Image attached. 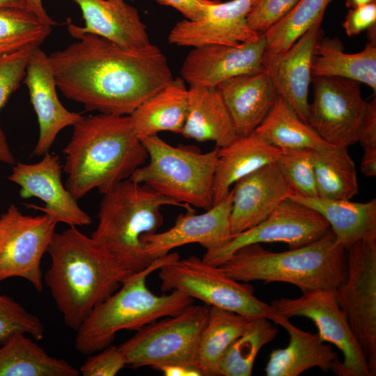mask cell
Here are the masks:
<instances>
[{"label": "cell", "instance_id": "52a82bcc", "mask_svg": "<svg viewBox=\"0 0 376 376\" xmlns=\"http://www.w3.org/2000/svg\"><path fill=\"white\" fill-rule=\"evenodd\" d=\"M140 141L149 162L137 168L129 180L183 205L205 210L213 205L217 147L201 152L193 146H171L157 134Z\"/></svg>", "mask_w": 376, "mask_h": 376}, {"label": "cell", "instance_id": "e575fe53", "mask_svg": "<svg viewBox=\"0 0 376 376\" xmlns=\"http://www.w3.org/2000/svg\"><path fill=\"white\" fill-rule=\"evenodd\" d=\"M331 0H299L279 22L263 34L266 51L280 54L287 51L315 24L322 23Z\"/></svg>", "mask_w": 376, "mask_h": 376}, {"label": "cell", "instance_id": "7dc6e473", "mask_svg": "<svg viewBox=\"0 0 376 376\" xmlns=\"http://www.w3.org/2000/svg\"><path fill=\"white\" fill-rule=\"evenodd\" d=\"M29 9L35 13L42 23L53 26L57 23L47 14L42 3V0H28Z\"/></svg>", "mask_w": 376, "mask_h": 376}, {"label": "cell", "instance_id": "8fae6325", "mask_svg": "<svg viewBox=\"0 0 376 376\" xmlns=\"http://www.w3.org/2000/svg\"><path fill=\"white\" fill-rule=\"evenodd\" d=\"M302 293L295 299L272 300L270 305L288 319L304 317L314 322L320 338L343 353L339 376H370L365 354L339 306L336 290L319 289Z\"/></svg>", "mask_w": 376, "mask_h": 376}, {"label": "cell", "instance_id": "f1b7e54d", "mask_svg": "<svg viewBox=\"0 0 376 376\" xmlns=\"http://www.w3.org/2000/svg\"><path fill=\"white\" fill-rule=\"evenodd\" d=\"M338 38L318 40L313 50L311 76L338 77L357 81L376 91V44L370 41L361 52L348 54Z\"/></svg>", "mask_w": 376, "mask_h": 376}, {"label": "cell", "instance_id": "d590c367", "mask_svg": "<svg viewBox=\"0 0 376 376\" xmlns=\"http://www.w3.org/2000/svg\"><path fill=\"white\" fill-rule=\"evenodd\" d=\"M51 32L52 26L29 9L0 10V57L27 46L40 47Z\"/></svg>", "mask_w": 376, "mask_h": 376}, {"label": "cell", "instance_id": "b9f144b4", "mask_svg": "<svg viewBox=\"0 0 376 376\" xmlns=\"http://www.w3.org/2000/svg\"><path fill=\"white\" fill-rule=\"evenodd\" d=\"M376 1L350 8L345 16L343 26L348 36L359 35L366 29L375 26Z\"/></svg>", "mask_w": 376, "mask_h": 376}, {"label": "cell", "instance_id": "ab89813d", "mask_svg": "<svg viewBox=\"0 0 376 376\" xmlns=\"http://www.w3.org/2000/svg\"><path fill=\"white\" fill-rule=\"evenodd\" d=\"M299 0H255L247 16L249 28L262 34L285 17Z\"/></svg>", "mask_w": 376, "mask_h": 376}, {"label": "cell", "instance_id": "bcb514c9", "mask_svg": "<svg viewBox=\"0 0 376 376\" xmlns=\"http://www.w3.org/2000/svg\"><path fill=\"white\" fill-rule=\"evenodd\" d=\"M361 171L366 177L376 175V150L363 151L360 166Z\"/></svg>", "mask_w": 376, "mask_h": 376}, {"label": "cell", "instance_id": "f907efd6", "mask_svg": "<svg viewBox=\"0 0 376 376\" xmlns=\"http://www.w3.org/2000/svg\"><path fill=\"white\" fill-rule=\"evenodd\" d=\"M4 236V224L3 220L0 217V246L2 243Z\"/></svg>", "mask_w": 376, "mask_h": 376}, {"label": "cell", "instance_id": "6da1fadb", "mask_svg": "<svg viewBox=\"0 0 376 376\" xmlns=\"http://www.w3.org/2000/svg\"><path fill=\"white\" fill-rule=\"evenodd\" d=\"M67 28L77 40L49 58L57 88L86 111L130 115L173 80L162 49L152 43L127 48L95 34Z\"/></svg>", "mask_w": 376, "mask_h": 376}, {"label": "cell", "instance_id": "cb8c5ba5", "mask_svg": "<svg viewBox=\"0 0 376 376\" xmlns=\"http://www.w3.org/2000/svg\"><path fill=\"white\" fill-rule=\"evenodd\" d=\"M218 88L240 136L253 132L273 107L278 95L265 70L236 76Z\"/></svg>", "mask_w": 376, "mask_h": 376}, {"label": "cell", "instance_id": "f35d334b", "mask_svg": "<svg viewBox=\"0 0 376 376\" xmlns=\"http://www.w3.org/2000/svg\"><path fill=\"white\" fill-rule=\"evenodd\" d=\"M17 333L29 334L40 340L44 338L45 327L38 316L0 293V343Z\"/></svg>", "mask_w": 376, "mask_h": 376}, {"label": "cell", "instance_id": "836d02e7", "mask_svg": "<svg viewBox=\"0 0 376 376\" xmlns=\"http://www.w3.org/2000/svg\"><path fill=\"white\" fill-rule=\"evenodd\" d=\"M266 318L251 319L241 334L228 347L219 364V376H250L260 350L272 342L279 330Z\"/></svg>", "mask_w": 376, "mask_h": 376}, {"label": "cell", "instance_id": "1f68e13d", "mask_svg": "<svg viewBox=\"0 0 376 376\" xmlns=\"http://www.w3.org/2000/svg\"><path fill=\"white\" fill-rule=\"evenodd\" d=\"M254 132L267 143L279 149L301 148L321 150L333 146L324 141L279 96Z\"/></svg>", "mask_w": 376, "mask_h": 376}, {"label": "cell", "instance_id": "f546056e", "mask_svg": "<svg viewBox=\"0 0 376 376\" xmlns=\"http://www.w3.org/2000/svg\"><path fill=\"white\" fill-rule=\"evenodd\" d=\"M0 376H78L65 360L49 355L26 336L15 334L0 343Z\"/></svg>", "mask_w": 376, "mask_h": 376}, {"label": "cell", "instance_id": "30bf717a", "mask_svg": "<svg viewBox=\"0 0 376 376\" xmlns=\"http://www.w3.org/2000/svg\"><path fill=\"white\" fill-rule=\"evenodd\" d=\"M347 274L336 290L338 302L367 361L376 375V239L346 249Z\"/></svg>", "mask_w": 376, "mask_h": 376}, {"label": "cell", "instance_id": "5bb4252c", "mask_svg": "<svg viewBox=\"0 0 376 376\" xmlns=\"http://www.w3.org/2000/svg\"><path fill=\"white\" fill-rule=\"evenodd\" d=\"M0 217L4 224L0 246V282L19 277L41 292L43 283L40 263L57 223L45 214L24 215L14 205Z\"/></svg>", "mask_w": 376, "mask_h": 376}, {"label": "cell", "instance_id": "3957f363", "mask_svg": "<svg viewBox=\"0 0 376 376\" xmlns=\"http://www.w3.org/2000/svg\"><path fill=\"white\" fill-rule=\"evenodd\" d=\"M63 152L65 186L76 200L95 189L107 193L148 159L130 116L101 113L84 116L73 125Z\"/></svg>", "mask_w": 376, "mask_h": 376}, {"label": "cell", "instance_id": "277c9868", "mask_svg": "<svg viewBox=\"0 0 376 376\" xmlns=\"http://www.w3.org/2000/svg\"><path fill=\"white\" fill-rule=\"evenodd\" d=\"M218 267L238 281L287 283L302 292L336 290L347 274L346 249L331 228L314 242L282 252L270 251L260 244L245 246Z\"/></svg>", "mask_w": 376, "mask_h": 376}, {"label": "cell", "instance_id": "9a60e30c", "mask_svg": "<svg viewBox=\"0 0 376 376\" xmlns=\"http://www.w3.org/2000/svg\"><path fill=\"white\" fill-rule=\"evenodd\" d=\"M61 169L59 157L47 152L37 163L17 162L8 178L20 187L22 198L36 197L43 201L44 207L30 206L41 210L57 224L75 227L90 225L91 217L63 185Z\"/></svg>", "mask_w": 376, "mask_h": 376}, {"label": "cell", "instance_id": "7bdbcfd3", "mask_svg": "<svg viewBox=\"0 0 376 376\" xmlns=\"http://www.w3.org/2000/svg\"><path fill=\"white\" fill-rule=\"evenodd\" d=\"M363 151L376 150V100L368 102V111L361 125L358 141Z\"/></svg>", "mask_w": 376, "mask_h": 376}, {"label": "cell", "instance_id": "74e56055", "mask_svg": "<svg viewBox=\"0 0 376 376\" xmlns=\"http://www.w3.org/2000/svg\"><path fill=\"white\" fill-rule=\"evenodd\" d=\"M276 163L295 194L318 197L312 149H281V155Z\"/></svg>", "mask_w": 376, "mask_h": 376}, {"label": "cell", "instance_id": "4316f807", "mask_svg": "<svg viewBox=\"0 0 376 376\" xmlns=\"http://www.w3.org/2000/svg\"><path fill=\"white\" fill-rule=\"evenodd\" d=\"M290 199L322 215L345 249L358 241L376 239L375 198L357 203L350 200L306 197L295 193Z\"/></svg>", "mask_w": 376, "mask_h": 376}, {"label": "cell", "instance_id": "8992f818", "mask_svg": "<svg viewBox=\"0 0 376 376\" xmlns=\"http://www.w3.org/2000/svg\"><path fill=\"white\" fill-rule=\"evenodd\" d=\"M102 195L98 223L91 237L132 273L155 261L146 256L142 237L156 233L162 226V207H191L129 179Z\"/></svg>", "mask_w": 376, "mask_h": 376}, {"label": "cell", "instance_id": "5b68a950", "mask_svg": "<svg viewBox=\"0 0 376 376\" xmlns=\"http://www.w3.org/2000/svg\"><path fill=\"white\" fill-rule=\"evenodd\" d=\"M179 258L176 252L169 253L145 269L132 274L85 318L76 331L75 349L84 354L99 352L111 345L118 331H136L157 320L178 314L193 304L191 297L179 291L157 295L146 285L150 273Z\"/></svg>", "mask_w": 376, "mask_h": 376}, {"label": "cell", "instance_id": "d4e9b609", "mask_svg": "<svg viewBox=\"0 0 376 376\" xmlns=\"http://www.w3.org/2000/svg\"><path fill=\"white\" fill-rule=\"evenodd\" d=\"M281 149L267 143L255 132L237 137L226 146L218 148L212 191L213 205L228 196L239 179L256 169L275 163Z\"/></svg>", "mask_w": 376, "mask_h": 376}, {"label": "cell", "instance_id": "7402d4cb", "mask_svg": "<svg viewBox=\"0 0 376 376\" xmlns=\"http://www.w3.org/2000/svg\"><path fill=\"white\" fill-rule=\"evenodd\" d=\"M270 320L287 331L289 343L285 347L271 352L265 368L266 375L297 376L315 367L339 375L338 354L318 334L299 329L276 312Z\"/></svg>", "mask_w": 376, "mask_h": 376}, {"label": "cell", "instance_id": "8d00e7d4", "mask_svg": "<svg viewBox=\"0 0 376 376\" xmlns=\"http://www.w3.org/2000/svg\"><path fill=\"white\" fill-rule=\"evenodd\" d=\"M38 46L30 45L0 57V111L11 95L20 86L29 57ZM0 162L14 164L13 155L5 134L0 127Z\"/></svg>", "mask_w": 376, "mask_h": 376}, {"label": "cell", "instance_id": "60d3db41", "mask_svg": "<svg viewBox=\"0 0 376 376\" xmlns=\"http://www.w3.org/2000/svg\"><path fill=\"white\" fill-rule=\"evenodd\" d=\"M126 365L118 346L109 345L99 353L88 358L79 368L84 376H115Z\"/></svg>", "mask_w": 376, "mask_h": 376}, {"label": "cell", "instance_id": "d6986e66", "mask_svg": "<svg viewBox=\"0 0 376 376\" xmlns=\"http://www.w3.org/2000/svg\"><path fill=\"white\" fill-rule=\"evenodd\" d=\"M22 81L28 88L39 124V136L33 155L43 156L63 129L73 126L84 116L70 111L60 101L49 55L40 47L31 53Z\"/></svg>", "mask_w": 376, "mask_h": 376}, {"label": "cell", "instance_id": "f6af8a7d", "mask_svg": "<svg viewBox=\"0 0 376 376\" xmlns=\"http://www.w3.org/2000/svg\"><path fill=\"white\" fill-rule=\"evenodd\" d=\"M155 369L165 376H203L198 368L181 364L163 365Z\"/></svg>", "mask_w": 376, "mask_h": 376}, {"label": "cell", "instance_id": "83f0119b", "mask_svg": "<svg viewBox=\"0 0 376 376\" xmlns=\"http://www.w3.org/2000/svg\"><path fill=\"white\" fill-rule=\"evenodd\" d=\"M185 83L181 77L173 79L129 115L139 139L165 131L181 133L187 113Z\"/></svg>", "mask_w": 376, "mask_h": 376}, {"label": "cell", "instance_id": "9c48e42d", "mask_svg": "<svg viewBox=\"0 0 376 376\" xmlns=\"http://www.w3.org/2000/svg\"><path fill=\"white\" fill-rule=\"evenodd\" d=\"M209 313L207 305H191L174 315L157 320L136 331L118 345L132 368L181 364L196 367V354Z\"/></svg>", "mask_w": 376, "mask_h": 376}, {"label": "cell", "instance_id": "603a6c76", "mask_svg": "<svg viewBox=\"0 0 376 376\" xmlns=\"http://www.w3.org/2000/svg\"><path fill=\"white\" fill-rule=\"evenodd\" d=\"M73 1L84 20V26L72 23L77 31L97 35L127 48H140L151 43L138 10L125 0Z\"/></svg>", "mask_w": 376, "mask_h": 376}, {"label": "cell", "instance_id": "ffe728a7", "mask_svg": "<svg viewBox=\"0 0 376 376\" xmlns=\"http://www.w3.org/2000/svg\"><path fill=\"white\" fill-rule=\"evenodd\" d=\"M233 185L230 189L233 235L258 224L295 193L276 162L256 169Z\"/></svg>", "mask_w": 376, "mask_h": 376}, {"label": "cell", "instance_id": "e0dca14e", "mask_svg": "<svg viewBox=\"0 0 376 376\" xmlns=\"http://www.w3.org/2000/svg\"><path fill=\"white\" fill-rule=\"evenodd\" d=\"M232 191L204 213L197 214L192 207L179 214L166 231L142 237L146 256L154 261L172 249L197 243L207 251L221 247L231 238Z\"/></svg>", "mask_w": 376, "mask_h": 376}, {"label": "cell", "instance_id": "44dd1931", "mask_svg": "<svg viewBox=\"0 0 376 376\" xmlns=\"http://www.w3.org/2000/svg\"><path fill=\"white\" fill-rule=\"evenodd\" d=\"M321 24L312 26L287 51L272 54L265 50L263 57V70L269 75L278 96L308 124L312 59Z\"/></svg>", "mask_w": 376, "mask_h": 376}, {"label": "cell", "instance_id": "7a4b0ae2", "mask_svg": "<svg viewBox=\"0 0 376 376\" xmlns=\"http://www.w3.org/2000/svg\"><path fill=\"white\" fill-rule=\"evenodd\" d=\"M47 252L51 264L44 281L65 324L75 331L134 274L75 226L55 232Z\"/></svg>", "mask_w": 376, "mask_h": 376}, {"label": "cell", "instance_id": "c3c4849f", "mask_svg": "<svg viewBox=\"0 0 376 376\" xmlns=\"http://www.w3.org/2000/svg\"><path fill=\"white\" fill-rule=\"evenodd\" d=\"M12 8L29 9V1L28 0H0V10Z\"/></svg>", "mask_w": 376, "mask_h": 376}, {"label": "cell", "instance_id": "2e32d148", "mask_svg": "<svg viewBox=\"0 0 376 376\" xmlns=\"http://www.w3.org/2000/svg\"><path fill=\"white\" fill-rule=\"evenodd\" d=\"M265 50L263 33L236 46L210 44L193 47L182 63L181 78L189 86L217 87L230 78L263 71Z\"/></svg>", "mask_w": 376, "mask_h": 376}, {"label": "cell", "instance_id": "ba28073f", "mask_svg": "<svg viewBox=\"0 0 376 376\" xmlns=\"http://www.w3.org/2000/svg\"><path fill=\"white\" fill-rule=\"evenodd\" d=\"M159 270L163 292L177 290L208 306L230 311L248 319L271 320L276 313L270 304L255 296L251 285L232 279L218 266L196 256L173 260Z\"/></svg>", "mask_w": 376, "mask_h": 376}, {"label": "cell", "instance_id": "ee69618b", "mask_svg": "<svg viewBox=\"0 0 376 376\" xmlns=\"http://www.w3.org/2000/svg\"><path fill=\"white\" fill-rule=\"evenodd\" d=\"M157 3L172 7L180 12L185 19L197 20L202 18L207 6L213 0H155Z\"/></svg>", "mask_w": 376, "mask_h": 376}, {"label": "cell", "instance_id": "ac0fdd59", "mask_svg": "<svg viewBox=\"0 0 376 376\" xmlns=\"http://www.w3.org/2000/svg\"><path fill=\"white\" fill-rule=\"evenodd\" d=\"M255 0H213L200 19H182L171 30L169 43L196 47L220 44L236 46L256 39L260 34L252 31L247 16Z\"/></svg>", "mask_w": 376, "mask_h": 376}, {"label": "cell", "instance_id": "d6a6232c", "mask_svg": "<svg viewBox=\"0 0 376 376\" xmlns=\"http://www.w3.org/2000/svg\"><path fill=\"white\" fill-rule=\"evenodd\" d=\"M313 156L318 197L350 200L358 194L357 173L347 148L313 150Z\"/></svg>", "mask_w": 376, "mask_h": 376}, {"label": "cell", "instance_id": "4dcf8cb0", "mask_svg": "<svg viewBox=\"0 0 376 376\" xmlns=\"http://www.w3.org/2000/svg\"><path fill=\"white\" fill-rule=\"evenodd\" d=\"M251 320L230 311L209 306L196 354V366L203 376H219L223 356Z\"/></svg>", "mask_w": 376, "mask_h": 376}, {"label": "cell", "instance_id": "681fc988", "mask_svg": "<svg viewBox=\"0 0 376 376\" xmlns=\"http://www.w3.org/2000/svg\"><path fill=\"white\" fill-rule=\"evenodd\" d=\"M374 1H376V0H345V4L346 6L350 9L366 5Z\"/></svg>", "mask_w": 376, "mask_h": 376}, {"label": "cell", "instance_id": "7c38bea8", "mask_svg": "<svg viewBox=\"0 0 376 376\" xmlns=\"http://www.w3.org/2000/svg\"><path fill=\"white\" fill-rule=\"evenodd\" d=\"M311 81L308 125L331 145L347 148L357 143L368 107L361 83L338 77H315Z\"/></svg>", "mask_w": 376, "mask_h": 376}, {"label": "cell", "instance_id": "4fadbf2b", "mask_svg": "<svg viewBox=\"0 0 376 376\" xmlns=\"http://www.w3.org/2000/svg\"><path fill=\"white\" fill-rule=\"evenodd\" d=\"M329 228V223L318 212L287 199L258 224L233 235L221 247L206 251L202 259L219 266L237 250L253 244L283 242L294 249L318 240Z\"/></svg>", "mask_w": 376, "mask_h": 376}, {"label": "cell", "instance_id": "484cf974", "mask_svg": "<svg viewBox=\"0 0 376 376\" xmlns=\"http://www.w3.org/2000/svg\"><path fill=\"white\" fill-rule=\"evenodd\" d=\"M198 142L226 146L237 137L233 120L217 87L189 86L187 113L180 133Z\"/></svg>", "mask_w": 376, "mask_h": 376}]
</instances>
